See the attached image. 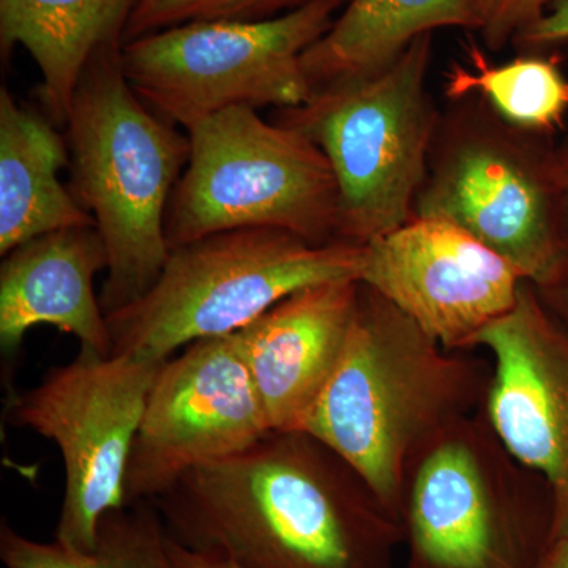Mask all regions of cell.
Masks as SVG:
<instances>
[{"mask_svg": "<svg viewBox=\"0 0 568 568\" xmlns=\"http://www.w3.org/2000/svg\"><path fill=\"white\" fill-rule=\"evenodd\" d=\"M362 256L361 245H316L271 227L179 246L148 294L106 315L111 354L168 361L197 339L235 334L304 287L358 280Z\"/></svg>", "mask_w": 568, "mask_h": 568, "instance_id": "8992f818", "label": "cell"}, {"mask_svg": "<svg viewBox=\"0 0 568 568\" xmlns=\"http://www.w3.org/2000/svg\"><path fill=\"white\" fill-rule=\"evenodd\" d=\"M538 568H568V538L552 541Z\"/></svg>", "mask_w": 568, "mask_h": 568, "instance_id": "4316f807", "label": "cell"}, {"mask_svg": "<svg viewBox=\"0 0 568 568\" xmlns=\"http://www.w3.org/2000/svg\"><path fill=\"white\" fill-rule=\"evenodd\" d=\"M0 559L7 568H174L170 536L151 500L112 510L100 521L95 548L89 552L41 544L3 523Z\"/></svg>", "mask_w": 568, "mask_h": 568, "instance_id": "ffe728a7", "label": "cell"}, {"mask_svg": "<svg viewBox=\"0 0 568 568\" xmlns=\"http://www.w3.org/2000/svg\"><path fill=\"white\" fill-rule=\"evenodd\" d=\"M403 523L406 568H538L555 541L548 485L508 454L485 414L418 455Z\"/></svg>", "mask_w": 568, "mask_h": 568, "instance_id": "52a82bcc", "label": "cell"}, {"mask_svg": "<svg viewBox=\"0 0 568 568\" xmlns=\"http://www.w3.org/2000/svg\"><path fill=\"white\" fill-rule=\"evenodd\" d=\"M164 362L80 347L69 364L11 396V424L47 437L61 452L65 493L55 541L63 547L92 551L104 515L129 506L126 467Z\"/></svg>", "mask_w": 568, "mask_h": 568, "instance_id": "30bf717a", "label": "cell"}, {"mask_svg": "<svg viewBox=\"0 0 568 568\" xmlns=\"http://www.w3.org/2000/svg\"><path fill=\"white\" fill-rule=\"evenodd\" d=\"M312 2L315 0H138L123 43L186 22L272 20Z\"/></svg>", "mask_w": 568, "mask_h": 568, "instance_id": "44dd1931", "label": "cell"}, {"mask_svg": "<svg viewBox=\"0 0 568 568\" xmlns=\"http://www.w3.org/2000/svg\"><path fill=\"white\" fill-rule=\"evenodd\" d=\"M433 33L369 77L313 91L275 121L320 145L339 193L338 239L364 246L414 216L443 111L428 89Z\"/></svg>", "mask_w": 568, "mask_h": 568, "instance_id": "277c9868", "label": "cell"}, {"mask_svg": "<svg viewBox=\"0 0 568 568\" xmlns=\"http://www.w3.org/2000/svg\"><path fill=\"white\" fill-rule=\"evenodd\" d=\"M465 50L466 63H452L444 77L447 102L478 97L526 132L556 136L564 129L568 78L558 59L525 54L496 65L476 40H469Z\"/></svg>", "mask_w": 568, "mask_h": 568, "instance_id": "d6986e66", "label": "cell"}, {"mask_svg": "<svg viewBox=\"0 0 568 568\" xmlns=\"http://www.w3.org/2000/svg\"><path fill=\"white\" fill-rule=\"evenodd\" d=\"M476 32L466 0H347L334 24L302 55L313 91L357 80L392 65L426 33Z\"/></svg>", "mask_w": 568, "mask_h": 568, "instance_id": "ac0fdd59", "label": "cell"}, {"mask_svg": "<svg viewBox=\"0 0 568 568\" xmlns=\"http://www.w3.org/2000/svg\"><path fill=\"white\" fill-rule=\"evenodd\" d=\"M474 346L493 358L485 417L508 454L544 478L555 540L568 538V325L525 280L514 308Z\"/></svg>", "mask_w": 568, "mask_h": 568, "instance_id": "4fadbf2b", "label": "cell"}, {"mask_svg": "<svg viewBox=\"0 0 568 568\" xmlns=\"http://www.w3.org/2000/svg\"><path fill=\"white\" fill-rule=\"evenodd\" d=\"M556 162H558V178L560 201H562L564 230L568 242V134L556 145Z\"/></svg>", "mask_w": 568, "mask_h": 568, "instance_id": "484cf974", "label": "cell"}, {"mask_svg": "<svg viewBox=\"0 0 568 568\" xmlns=\"http://www.w3.org/2000/svg\"><path fill=\"white\" fill-rule=\"evenodd\" d=\"M551 134L526 132L478 97L440 114L414 216L457 224L544 286L568 257Z\"/></svg>", "mask_w": 568, "mask_h": 568, "instance_id": "5b68a950", "label": "cell"}, {"mask_svg": "<svg viewBox=\"0 0 568 568\" xmlns=\"http://www.w3.org/2000/svg\"><path fill=\"white\" fill-rule=\"evenodd\" d=\"M358 282L440 346L457 351L474 346L488 325L514 308L525 278L457 224L413 216L364 245Z\"/></svg>", "mask_w": 568, "mask_h": 568, "instance_id": "7c38bea8", "label": "cell"}, {"mask_svg": "<svg viewBox=\"0 0 568 568\" xmlns=\"http://www.w3.org/2000/svg\"><path fill=\"white\" fill-rule=\"evenodd\" d=\"M108 252L95 224L40 235L3 256L0 265V346L21 349L26 335L47 324L73 335L82 349L111 355L112 338L93 280L106 272Z\"/></svg>", "mask_w": 568, "mask_h": 568, "instance_id": "9a60e30c", "label": "cell"}, {"mask_svg": "<svg viewBox=\"0 0 568 568\" xmlns=\"http://www.w3.org/2000/svg\"><path fill=\"white\" fill-rule=\"evenodd\" d=\"M568 40V0H552L544 17L515 40V47L534 52Z\"/></svg>", "mask_w": 568, "mask_h": 568, "instance_id": "603a6c76", "label": "cell"}, {"mask_svg": "<svg viewBox=\"0 0 568 568\" xmlns=\"http://www.w3.org/2000/svg\"><path fill=\"white\" fill-rule=\"evenodd\" d=\"M65 136L44 114L0 89V254L40 235L95 224L61 182Z\"/></svg>", "mask_w": 568, "mask_h": 568, "instance_id": "e0dca14e", "label": "cell"}, {"mask_svg": "<svg viewBox=\"0 0 568 568\" xmlns=\"http://www.w3.org/2000/svg\"><path fill=\"white\" fill-rule=\"evenodd\" d=\"M190 159L166 216L170 250L239 230H282L316 245L338 239L334 171L301 130L231 108L190 132Z\"/></svg>", "mask_w": 568, "mask_h": 568, "instance_id": "ba28073f", "label": "cell"}, {"mask_svg": "<svg viewBox=\"0 0 568 568\" xmlns=\"http://www.w3.org/2000/svg\"><path fill=\"white\" fill-rule=\"evenodd\" d=\"M361 282L304 287L235 332L274 432H298L331 379L357 310Z\"/></svg>", "mask_w": 568, "mask_h": 568, "instance_id": "5bb4252c", "label": "cell"}, {"mask_svg": "<svg viewBox=\"0 0 568 568\" xmlns=\"http://www.w3.org/2000/svg\"><path fill=\"white\" fill-rule=\"evenodd\" d=\"M168 536L241 568H392L405 526L305 432H268L151 500Z\"/></svg>", "mask_w": 568, "mask_h": 568, "instance_id": "6da1fadb", "label": "cell"}, {"mask_svg": "<svg viewBox=\"0 0 568 568\" xmlns=\"http://www.w3.org/2000/svg\"><path fill=\"white\" fill-rule=\"evenodd\" d=\"M170 552L174 568H241L226 559L190 551V549L183 548L182 545H179L178 541H174L171 537Z\"/></svg>", "mask_w": 568, "mask_h": 568, "instance_id": "d4e9b609", "label": "cell"}, {"mask_svg": "<svg viewBox=\"0 0 568 568\" xmlns=\"http://www.w3.org/2000/svg\"><path fill=\"white\" fill-rule=\"evenodd\" d=\"M552 0H466L485 48L503 51L536 24Z\"/></svg>", "mask_w": 568, "mask_h": 568, "instance_id": "7402d4cb", "label": "cell"}, {"mask_svg": "<svg viewBox=\"0 0 568 568\" xmlns=\"http://www.w3.org/2000/svg\"><path fill=\"white\" fill-rule=\"evenodd\" d=\"M272 432L235 334L197 339L153 381L129 467L126 504L153 500L194 467Z\"/></svg>", "mask_w": 568, "mask_h": 568, "instance_id": "8fae6325", "label": "cell"}, {"mask_svg": "<svg viewBox=\"0 0 568 568\" xmlns=\"http://www.w3.org/2000/svg\"><path fill=\"white\" fill-rule=\"evenodd\" d=\"M537 287L556 315L568 325V257L548 283Z\"/></svg>", "mask_w": 568, "mask_h": 568, "instance_id": "cb8c5ba5", "label": "cell"}, {"mask_svg": "<svg viewBox=\"0 0 568 568\" xmlns=\"http://www.w3.org/2000/svg\"><path fill=\"white\" fill-rule=\"evenodd\" d=\"M488 379L361 283L353 327L298 432L353 467L403 526L407 478L440 433L474 416Z\"/></svg>", "mask_w": 568, "mask_h": 568, "instance_id": "7a4b0ae2", "label": "cell"}, {"mask_svg": "<svg viewBox=\"0 0 568 568\" xmlns=\"http://www.w3.org/2000/svg\"><path fill=\"white\" fill-rule=\"evenodd\" d=\"M122 43L103 48L82 74L67 118L71 193L108 252L104 315L140 301L170 257L166 216L190 159V138L133 91Z\"/></svg>", "mask_w": 568, "mask_h": 568, "instance_id": "3957f363", "label": "cell"}, {"mask_svg": "<svg viewBox=\"0 0 568 568\" xmlns=\"http://www.w3.org/2000/svg\"><path fill=\"white\" fill-rule=\"evenodd\" d=\"M138 0H0V50L39 67L43 114L65 126L82 74L103 48L122 43Z\"/></svg>", "mask_w": 568, "mask_h": 568, "instance_id": "2e32d148", "label": "cell"}, {"mask_svg": "<svg viewBox=\"0 0 568 568\" xmlns=\"http://www.w3.org/2000/svg\"><path fill=\"white\" fill-rule=\"evenodd\" d=\"M343 0H315L265 21H194L123 43L138 97L190 132L231 108L301 106L312 97L302 55L332 28Z\"/></svg>", "mask_w": 568, "mask_h": 568, "instance_id": "9c48e42d", "label": "cell"}]
</instances>
